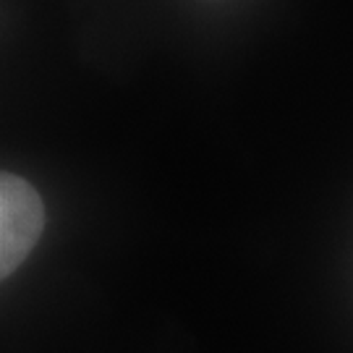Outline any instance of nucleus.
<instances>
[{
	"instance_id": "1",
	"label": "nucleus",
	"mask_w": 353,
	"mask_h": 353,
	"mask_svg": "<svg viewBox=\"0 0 353 353\" xmlns=\"http://www.w3.org/2000/svg\"><path fill=\"white\" fill-rule=\"evenodd\" d=\"M45 228V204L37 189L6 170L0 176V275L11 278L37 246Z\"/></svg>"
}]
</instances>
